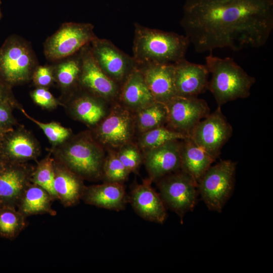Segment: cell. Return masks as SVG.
Returning <instances> with one entry per match:
<instances>
[{"instance_id":"1","label":"cell","mask_w":273,"mask_h":273,"mask_svg":"<svg viewBox=\"0 0 273 273\" xmlns=\"http://www.w3.org/2000/svg\"><path fill=\"white\" fill-rule=\"evenodd\" d=\"M180 25L198 53L258 48L273 29V0H186Z\"/></svg>"},{"instance_id":"2","label":"cell","mask_w":273,"mask_h":273,"mask_svg":"<svg viewBox=\"0 0 273 273\" xmlns=\"http://www.w3.org/2000/svg\"><path fill=\"white\" fill-rule=\"evenodd\" d=\"M133 58L138 67L174 64L185 58L190 42L185 35L134 24Z\"/></svg>"},{"instance_id":"3","label":"cell","mask_w":273,"mask_h":273,"mask_svg":"<svg viewBox=\"0 0 273 273\" xmlns=\"http://www.w3.org/2000/svg\"><path fill=\"white\" fill-rule=\"evenodd\" d=\"M206 64L211 78L208 89L219 106L250 95L255 78L249 75L233 59L221 58L212 55L205 57Z\"/></svg>"},{"instance_id":"4","label":"cell","mask_w":273,"mask_h":273,"mask_svg":"<svg viewBox=\"0 0 273 273\" xmlns=\"http://www.w3.org/2000/svg\"><path fill=\"white\" fill-rule=\"evenodd\" d=\"M37 65L31 43L20 36L10 35L0 47V77L11 87L31 79Z\"/></svg>"},{"instance_id":"5","label":"cell","mask_w":273,"mask_h":273,"mask_svg":"<svg viewBox=\"0 0 273 273\" xmlns=\"http://www.w3.org/2000/svg\"><path fill=\"white\" fill-rule=\"evenodd\" d=\"M236 163L221 160L211 166L197 182L198 194L208 209L220 212L234 189Z\"/></svg>"},{"instance_id":"6","label":"cell","mask_w":273,"mask_h":273,"mask_svg":"<svg viewBox=\"0 0 273 273\" xmlns=\"http://www.w3.org/2000/svg\"><path fill=\"white\" fill-rule=\"evenodd\" d=\"M89 23L66 22L43 44L46 59L53 63L71 56L89 44L97 36Z\"/></svg>"},{"instance_id":"7","label":"cell","mask_w":273,"mask_h":273,"mask_svg":"<svg viewBox=\"0 0 273 273\" xmlns=\"http://www.w3.org/2000/svg\"><path fill=\"white\" fill-rule=\"evenodd\" d=\"M156 182L165 207L174 211L183 222L185 214L192 211L196 205L198 194L197 181L179 169Z\"/></svg>"},{"instance_id":"8","label":"cell","mask_w":273,"mask_h":273,"mask_svg":"<svg viewBox=\"0 0 273 273\" xmlns=\"http://www.w3.org/2000/svg\"><path fill=\"white\" fill-rule=\"evenodd\" d=\"M232 134V126L223 114L221 106H218L195 126L189 137L216 160Z\"/></svg>"},{"instance_id":"9","label":"cell","mask_w":273,"mask_h":273,"mask_svg":"<svg viewBox=\"0 0 273 273\" xmlns=\"http://www.w3.org/2000/svg\"><path fill=\"white\" fill-rule=\"evenodd\" d=\"M62 157L69 170L79 177L93 179L103 176L104 153L92 141L80 139L72 143Z\"/></svg>"},{"instance_id":"10","label":"cell","mask_w":273,"mask_h":273,"mask_svg":"<svg viewBox=\"0 0 273 273\" xmlns=\"http://www.w3.org/2000/svg\"><path fill=\"white\" fill-rule=\"evenodd\" d=\"M94 59L102 70L118 84L123 82L138 65L130 57L110 40L96 36L89 43Z\"/></svg>"},{"instance_id":"11","label":"cell","mask_w":273,"mask_h":273,"mask_svg":"<svg viewBox=\"0 0 273 273\" xmlns=\"http://www.w3.org/2000/svg\"><path fill=\"white\" fill-rule=\"evenodd\" d=\"M166 105L168 128L188 136L195 126L210 113L207 102L197 97L175 96Z\"/></svg>"},{"instance_id":"12","label":"cell","mask_w":273,"mask_h":273,"mask_svg":"<svg viewBox=\"0 0 273 273\" xmlns=\"http://www.w3.org/2000/svg\"><path fill=\"white\" fill-rule=\"evenodd\" d=\"M135 127L134 118L129 109L116 105L99 125L97 134L100 142L112 148L131 143Z\"/></svg>"},{"instance_id":"13","label":"cell","mask_w":273,"mask_h":273,"mask_svg":"<svg viewBox=\"0 0 273 273\" xmlns=\"http://www.w3.org/2000/svg\"><path fill=\"white\" fill-rule=\"evenodd\" d=\"M81 68L79 84L86 91L103 99L111 100L119 95L118 84L100 68L92 55L89 43L80 51Z\"/></svg>"},{"instance_id":"14","label":"cell","mask_w":273,"mask_h":273,"mask_svg":"<svg viewBox=\"0 0 273 273\" xmlns=\"http://www.w3.org/2000/svg\"><path fill=\"white\" fill-rule=\"evenodd\" d=\"M151 182L149 178L133 186L128 202L144 219L162 224L167 217L166 207L160 195L151 187Z\"/></svg>"},{"instance_id":"15","label":"cell","mask_w":273,"mask_h":273,"mask_svg":"<svg viewBox=\"0 0 273 273\" xmlns=\"http://www.w3.org/2000/svg\"><path fill=\"white\" fill-rule=\"evenodd\" d=\"M179 141L168 142L144 152L143 162L152 181L180 169Z\"/></svg>"},{"instance_id":"16","label":"cell","mask_w":273,"mask_h":273,"mask_svg":"<svg viewBox=\"0 0 273 273\" xmlns=\"http://www.w3.org/2000/svg\"><path fill=\"white\" fill-rule=\"evenodd\" d=\"M174 66L176 96L197 97L208 89L209 73L205 65L192 63L185 58Z\"/></svg>"},{"instance_id":"17","label":"cell","mask_w":273,"mask_h":273,"mask_svg":"<svg viewBox=\"0 0 273 273\" xmlns=\"http://www.w3.org/2000/svg\"><path fill=\"white\" fill-rule=\"evenodd\" d=\"M138 68L155 101L166 104L176 96L174 64H152Z\"/></svg>"},{"instance_id":"18","label":"cell","mask_w":273,"mask_h":273,"mask_svg":"<svg viewBox=\"0 0 273 273\" xmlns=\"http://www.w3.org/2000/svg\"><path fill=\"white\" fill-rule=\"evenodd\" d=\"M81 199L88 204L115 211L124 210L128 202L123 184L115 182L84 187Z\"/></svg>"},{"instance_id":"19","label":"cell","mask_w":273,"mask_h":273,"mask_svg":"<svg viewBox=\"0 0 273 273\" xmlns=\"http://www.w3.org/2000/svg\"><path fill=\"white\" fill-rule=\"evenodd\" d=\"M28 185L26 169L18 163H9L0 171L1 206L16 208Z\"/></svg>"},{"instance_id":"20","label":"cell","mask_w":273,"mask_h":273,"mask_svg":"<svg viewBox=\"0 0 273 273\" xmlns=\"http://www.w3.org/2000/svg\"><path fill=\"white\" fill-rule=\"evenodd\" d=\"M119 96L124 107L135 111L155 101L138 67L123 82Z\"/></svg>"},{"instance_id":"21","label":"cell","mask_w":273,"mask_h":273,"mask_svg":"<svg viewBox=\"0 0 273 273\" xmlns=\"http://www.w3.org/2000/svg\"><path fill=\"white\" fill-rule=\"evenodd\" d=\"M181 141L180 169L191 176L197 183L215 159L189 137Z\"/></svg>"},{"instance_id":"22","label":"cell","mask_w":273,"mask_h":273,"mask_svg":"<svg viewBox=\"0 0 273 273\" xmlns=\"http://www.w3.org/2000/svg\"><path fill=\"white\" fill-rule=\"evenodd\" d=\"M84 188L79 176L70 170L55 167L54 189L57 198L65 206L76 204L81 198Z\"/></svg>"},{"instance_id":"23","label":"cell","mask_w":273,"mask_h":273,"mask_svg":"<svg viewBox=\"0 0 273 273\" xmlns=\"http://www.w3.org/2000/svg\"><path fill=\"white\" fill-rule=\"evenodd\" d=\"M52 199L50 194L41 187L34 184L29 185L18 203V210L25 217L48 213L54 214L51 205Z\"/></svg>"},{"instance_id":"24","label":"cell","mask_w":273,"mask_h":273,"mask_svg":"<svg viewBox=\"0 0 273 273\" xmlns=\"http://www.w3.org/2000/svg\"><path fill=\"white\" fill-rule=\"evenodd\" d=\"M1 150L9 163H18L35 157L37 150L33 141L21 132L7 135Z\"/></svg>"},{"instance_id":"25","label":"cell","mask_w":273,"mask_h":273,"mask_svg":"<svg viewBox=\"0 0 273 273\" xmlns=\"http://www.w3.org/2000/svg\"><path fill=\"white\" fill-rule=\"evenodd\" d=\"M136 112L135 125L142 133L167 123L168 110L165 103L155 101Z\"/></svg>"},{"instance_id":"26","label":"cell","mask_w":273,"mask_h":273,"mask_svg":"<svg viewBox=\"0 0 273 273\" xmlns=\"http://www.w3.org/2000/svg\"><path fill=\"white\" fill-rule=\"evenodd\" d=\"M54 79L63 88L68 89L79 84L81 61L79 51L53 63Z\"/></svg>"},{"instance_id":"27","label":"cell","mask_w":273,"mask_h":273,"mask_svg":"<svg viewBox=\"0 0 273 273\" xmlns=\"http://www.w3.org/2000/svg\"><path fill=\"white\" fill-rule=\"evenodd\" d=\"M101 99H103L91 93L79 96L74 100L73 103L76 116L91 125L102 120L106 116V111Z\"/></svg>"},{"instance_id":"28","label":"cell","mask_w":273,"mask_h":273,"mask_svg":"<svg viewBox=\"0 0 273 273\" xmlns=\"http://www.w3.org/2000/svg\"><path fill=\"white\" fill-rule=\"evenodd\" d=\"M188 137L187 135L162 126L142 133L139 139V146L145 152L168 142L182 140Z\"/></svg>"},{"instance_id":"29","label":"cell","mask_w":273,"mask_h":273,"mask_svg":"<svg viewBox=\"0 0 273 273\" xmlns=\"http://www.w3.org/2000/svg\"><path fill=\"white\" fill-rule=\"evenodd\" d=\"M24 218L15 207L0 206V236L8 239L16 237L25 226Z\"/></svg>"},{"instance_id":"30","label":"cell","mask_w":273,"mask_h":273,"mask_svg":"<svg viewBox=\"0 0 273 273\" xmlns=\"http://www.w3.org/2000/svg\"><path fill=\"white\" fill-rule=\"evenodd\" d=\"M130 172L118 158L117 152H109L105 157L103 167V176L105 182L123 183Z\"/></svg>"},{"instance_id":"31","label":"cell","mask_w":273,"mask_h":273,"mask_svg":"<svg viewBox=\"0 0 273 273\" xmlns=\"http://www.w3.org/2000/svg\"><path fill=\"white\" fill-rule=\"evenodd\" d=\"M55 164L51 158L41 161L32 175L33 183L46 190L53 198H57L54 189Z\"/></svg>"},{"instance_id":"32","label":"cell","mask_w":273,"mask_h":273,"mask_svg":"<svg viewBox=\"0 0 273 273\" xmlns=\"http://www.w3.org/2000/svg\"><path fill=\"white\" fill-rule=\"evenodd\" d=\"M117 155L126 168L130 172H136L143 161V155L139 148L131 143L120 148Z\"/></svg>"},{"instance_id":"33","label":"cell","mask_w":273,"mask_h":273,"mask_svg":"<svg viewBox=\"0 0 273 273\" xmlns=\"http://www.w3.org/2000/svg\"><path fill=\"white\" fill-rule=\"evenodd\" d=\"M22 112L26 117L36 123L43 130L51 142L60 143L65 140L69 135V130L59 124L56 122H41L30 117L24 110H22Z\"/></svg>"},{"instance_id":"34","label":"cell","mask_w":273,"mask_h":273,"mask_svg":"<svg viewBox=\"0 0 273 273\" xmlns=\"http://www.w3.org/2000/svg\"><path fill=\"white\" fill-rule=\"evenodd\" d=\"M31 78L38 87L47 88L55 80L53 65H37Z\"/></svg>"},{"instance_id":"35","label":"cell","mask_w":273,"mask_h":273,"mask_svg":"<svg viewBox=\"0 0 273 273\" xmlns=\"http://www.w3.org/2000/svg\"><path fill=\"white\" fill-rule=\"evenodd\" d=\"M31 96L34 102L41 107L51 108L57 105L56 100L47 88L38 87L31 92Z\"/></svg>"},{"instance_id":"36","label":"cell","mask_w":273,"mask_h":273,"mask_svg":"<svg viewBox=\"0 0 273 273\" xmlns=\"http://www.w3.org/2000/svg\"><path fill=\"white\" fill-rule=\"evenodd\" d=\"M14 102H0V128L11 129L14 120L12 114L11 107Z\"/></svg>"},{"instance_id":"37","label":"cell","mask_w":273,"mask_h":273,"mask_svg":"<svg viewBox=\"0 0 273 273\" xmlns=\"http://www.w3.org/2000/svg\"><path fill=\"white\" fill-rule=\"evenodd\" d=\"M11 87L0 77V102L10 101L14 102Z\"/></svg>"},{"instance_id":"38","label":"cell","mask_w":273,"mask_h":273,"mask_svg":"<svg viewBox=\"0 0 273 273\" xmlns=\"http://www.w3.org/2000/svg\"><path fill=\"white\" fill-rule=\"evenodd\" d=\"M12 131V129H2L0 128V149L4 143V141L9 132Z\"/></svg>"},{"instance_id":"39","label":"cell","mask_w":273,"mask_h":273,"mask_svg":"<svg viewBox=\"0 0 273 273\" xmlns=\"http://www.w3.org/2000/svg\"><path fill=\"white\" fill-rule=\"evenodd\" d=\"M9 163L0 149V171L4 169Z\"/></svg>"},{"instance_id":"40","label":"cell","mask_w":273,"mask_h":273,"mask_svg":"<svg viewBox=\"0 0 273 273\" xmlns=\"http://www.w3.org/2000/svg\"><path fill=\"white\" fill-rule=\"evenodd\" d=\"M1 4H2V1H1V0H0V20L2 19V13L1 9Z\"/></svg>"},{"instance_id":"41","label":"cell","mask_w":273,"mask_h":273,"mask_svg":"<svg viewBox=\"0 0 273 273\" xmlns=\"http://www.w3.org/2000/svg\"><path fill=\"white\" fill-rule=\"evenodd\" d=\"M0 206H1V202H0Z\"/></svg>"}]
</instances>
